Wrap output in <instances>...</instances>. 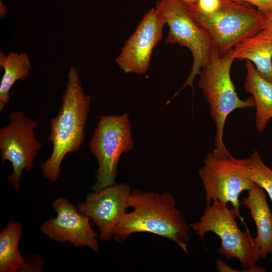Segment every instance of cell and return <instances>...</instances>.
I'll list each match as a JSON object with an SVG mask.
<instances>
[{
  "instance_id": "6da1fadb",
  "label": "cell",
  "mask_w": 272,
  "mask_h": 272,
  "mask_svg": "<svg viewBox=\"0 0 272 272\" xmlns=\"http://www.w3.org/2000/svg\"><path fill=\"white\" fill-rule=\"evenodd\" d=\"M175 203L170 193L134 190L128 201L129 207L133 210L121 216L113 238L121 242L134 233H150L173 241L188 254L186 242L189 238L190 226Z\"/></svg>"
},
{
  "instance_id": "7a4b0ae2",
  "label": "cell",
  "mask_w": 272,
  "mask_h": 272,
  "mask_svg": "<svg viewBox=\"0 0 272 272\" xmlns=\"http://www.w3.org/2000/svg\"><path fill=\"white\" fill-rule=\"evenodd\" d=\"M90 96L83 89L78 73L72 66L58 114L51 119L48 139L53 150L48 159L39 164L43 176L52 182L59 178L65 156L78 151L85 139V129L91 110Z\"/></svg>"
},
{
  "instance_id": "3957f363",
  "label": "cell",
  "mask_w": 272,
  "mask_h": 272,
  "mask_svg": "<svg viewBox=\"0 0 272 272\" xmlns=\"http://www.w3.org/2000/svg\"><path fill=\"white\" fill-rule=\"evenodd\" d=\"M235 59L232 49L221 53L213 44L208 59L198 74V86L209 105L210 114L216 125L215 149L226 147L223 142V132L228 115L240 108L255 107L252 97L246 100L238 96L230 76Z\"/></svg>"
},
{
  "instance_id": "277c9868",
  "label": "cell",
  "mask_w": 272,
  "mask_h": 272,
  "mask_svg": "<svg viewBox=\"0 0 272 272\" xmlns=\"http://www.w3.org/2000/svg\"><path fill=\"white\" fill-rule=\"evenodd\" d=\"M239 217L234 208L229 209L227 203L216 200L206 206L199 220L190 226L201 238L208 232L217 235L221 240L220 254L227 259H238L244 271H265L263 267L256 265L261 255L255 238L239 228L236 218Z\"/></svg>"
},
{
  "instance_id": "5b68a950",
  "label": "cell",
  "mask_w": 272,
  "mask_h": 272,
  "mask_svg": "<svg viewBox=\"0 0 272 272\" xmlns=\"http://www.w3.org/2000/svg\"><path fill=\"white\" fill-rule=\"evenodd\" d=\"M188 7L195 21L209 33L221 53L261 30L265 16L257 9L234 0H220L218 7L211 12H202L192 5Z\"/></svg>"
},
{
  "instance_id": "8992f818",
  "label": "cell",
  "mask_w": 272,
  "mask_h": 272,
  "mask_svg": "<svg viewBox=\"0 0 272 272\" xmlns=\"http://www.w3.org/2000/svg\"><path fill=\"white\" fill-rule=\"evenodd\" d=\"M204 190L206 206L214 200L230 202L239 214V195L255 184L249 177L248 159H237L226 149L209 153L198 172Z\"/></svg>"
},
{
  "instance_id": "52a82bcc",
  "label": "cell",
  "mask_w": 272,
  "mask_h": 272,
  "mask_svg": "<svg viewBox=\"0 0 272 272\" xmlns=\"http://www.w3.org/2000/svg\"><path fill=\"white\" fill-rule=\"evenodd\" d=\"M131 124L127 113L101 115L89 142L98 162L93 191L116 184L117 165L121 155L133 148Z\"/></svg>"
},
{
  "instance_id": "ba28073f",
  "label": "cell",
  "mask_w": 272,
  "mask_h": 272,
  "mask_svg": "<svg viewBox=\"0 0 272 272\" xmlns=\"http://www.w3.org/2000/svg\"><path fill=\"white\" fill-rule=\"evenodd\" d=\"M155 9L169 28L166 44L187 47L193 62L188 77L183 87H192L194 78L208 59L213 40L209 33L193 18L188 6L180 0H160Z\"/></svg>"
},
{
  "instance_id": "9c48e42d",
  "label": "cell",
  "mask_w": 272,
  "mask_h": 272,
  "mask_svg": "<svg viewBox=\"0 0 272 272\" xmlns=\"http://www.w3.org/2000/svg\"><path fill=\"white\" fill-rule=\"evenodd\" d=\"M9 123L0 129V149L3 164L10 162L13 172L8 179L19 189L24 170L31 171L34 160L42 148V144L36 138L35 129L38 123L35 120L21 111H15L9 114Z\"/></svg>"
},
{
  "instance_id": "30bf717a",
  "label": "cell",
  "mask_w": 272,
  "mask_h": 272,
  "mask_svg": "<svg viewBox=\"0 0 272 272\" xmlns=\"http://www.w3.org/2000/svg\"><path fill=\"white\" fill-rule=\"evenodd\" d=\"M166 22L155 8L150 10L128 38L116 59L126 74L143 75L150 66L153 51L163 39Z\"/></svg>"
},
{
  "instance_id": "8fae6325",
  "label": "cell",
  "mask_w": 272,
  "mask_h": 272,
  "mask_svg": "<svg viewBox=\"0 0 272 272\" xmlns=\"http://www.w3.org/2000/svg\"><path fill=\"white\" fill-rule=\"evenodd\" d=\"M131 191L125 183L115 184L99 191L89 193L77 209L91 219L100 231V239L109 241L113 237L116 226L129 207Z\"/></svg>"
},
{
  "instance_id": "7c38bea8",
  "label": "cell",
  "mask_w": 272,
  "mask_h": 272,
  "mask_svg": "<svg viewBox=\"0 0 272 272\" xmlns=\"http://www.w3.org/2000/svg\"><path fill=\"white\" fill-rule=\"evenodd\" d=\"M52 206L57 216L42 225L41 229L44 234L56 242H68L76 247L87 246L98 251L97 234L92 229L88 217L63 197L55 199Z\"/></svg>"
},
{
  "instance_id": "4fadbf2b",
  "label": "cell",
  "mask_w": 272,
  "mask_h": 272,
  "mask_svg": "<svg viewBox=\"0 0 272 272\" xmlns=\"http://www.w3.org/2000/svg\"><path fill=\"white\" fill-rule=\"evenodd\" d=\"M235 59L251 61L259 74L272 82V32L262 29L232 49Z\"/></svg>"
},
{
  "instance_id": "5bb4252c",
  "label": "cell",
  "mask_w": 272,
  "mask_h": 272,
  "mask_svg": "<svg viewBox=\"0 0 272 272\" xmlns=\"http://www.w3.org/2000/svg\"><path fill=\"white\" fill-rule=\"evenodd\" d=\"M241 204L249 210L255 222L257 232L255 238L261 257L265 258L269 254H272V214L264 189L255 184Z\"/></svg>"
},
{
  "instance_id": "9a60e30c",
  "label": "cell",
  "mask_w": 272,
  "mask_h": 272,
  "mask_svg": "<svg viewBox=\"0 0 272 272\" xmlns=\"http://www.w3.org/2000/svg\"><path fill=\"white\" fill-rule=\"evenodd\" d=\"M245 67V89L254 99L255 125L257 130L262 132L272 118V82L263 78L251 61L247 60Z\"/></svg>"
},
{
  "instance_id": "2e32d148",
  "label": "cell",
  "mask_w": 272,
  "mask_h": 272,
  "mask_svg": "<svg viewBox=\"0 0 272 272\" xmlns=\"http://www.w3.org/2000/svg\"><path fill=\"white\" fill-rule=\"evenodd\" d=\"M22 233L19 222H10L0 233V271L17 272L32 269L18 248Z\"/></svg>"
},
{
  "instance_id": "e0dca14e",
  "label": "cell",
  "mask_w": 272,
  "mask_h": 272,
  "mask_svg": "<svg viewBox=\"0 0 272 272\" xmlns=\"http://www.w3.org/2000/svg\"><path fill=\"white\" fill-rule=\"evenodd\" d=\"M0 67L4 74L0 83V111L10 100V90L18 80L25 79L29 75L31 62L27 53L10 51L7 55L0 52Z\"/></svg>"
},
{
  "instance_id": "ac0fdd59",
  "label": "cell",
  "mask_w": 272,
  "mask_h": 272,
  "mask_svg": "<svg viewBox=\"0 0 272 272\" xmlns=\"http://www.w3.org/2000/svg\"><path fill=\"white\" fill-rule=\"evenodd\" d=\"M247 159L249 178L266 191L272 202V170L263 163L256 151Z\"/></svg>"
},
{
  "instance_id": "d6986e66",
  "label": "cell",
  "mask_w": 272,
  "mask_h": 272,
  "mask_svg": "<svg viewBox=\"0 0 272 272\" xmlns=\"http://www.w3.org/2000/svg\"><path fill=\"white\" fill-rule=\"evenodd\" d=\"M246 2L257 7V10L266 15L272 10V0H236Z\"/></svg>"
},
{
  "instance_id": "ffe728a7",
  "label": "cell",
  "mask_w": 272,
  "mask_h": 272,
  "mask_svg": "<svg viewBox=\"0 0 272 272\" xmlns=\"http://www.w3.org/2000/svg\"><path fill=\"white\" fill-rule=\"evenodd\" d=\"M264 15L262 30L265 29L272 32V10Z\"/></svg>"
},
{
  "instance_id": "44dd1931",
  "label": "cell",
  "mask_w": 272,
  "mask_h": 272,
  "mask_svg": "<svg viewBox=\"0 0 272 272\" xmlns=\"http://www.w3.org/2000/svg\"><path fill=\"white\" fill-rule=\"evenodd\" d=\"M217 268L220 271H236L222 260H217Z\"/></svg>"
},
{
  "instance_id": "7402d4cb",
  "label": "cell",
  "mask_w": 272,
  "mask_h": 272,
  "mask_svg": "<svg viewBox=\"0 0 272 272\" xmlns=\"http://www.w3.org/2000/svg\"><path fill=\"white\" fill-rule=\"evenodd\" d=\"M180 1H181L182 2L184 3L187 5L189 6V5H191L194 4V3L196 2L198 0H180ZM234 1H236V0H234Z\"/></svg>"
},
{
  "instance_id": "603a6c76",
  "label": "cell",
  "mask_w": 272,
  "mask_h": 272,
  "mask_svg": "<svg viewBox=\"0 0 272 272\" xmlns=\"http://www.w3.org/2000/svg\"><path fill=\"white\" fill-rule=\"evenodd\" d=\"M271 261H272V258L271 259Z\"/></svg>"
}]
</instances>
